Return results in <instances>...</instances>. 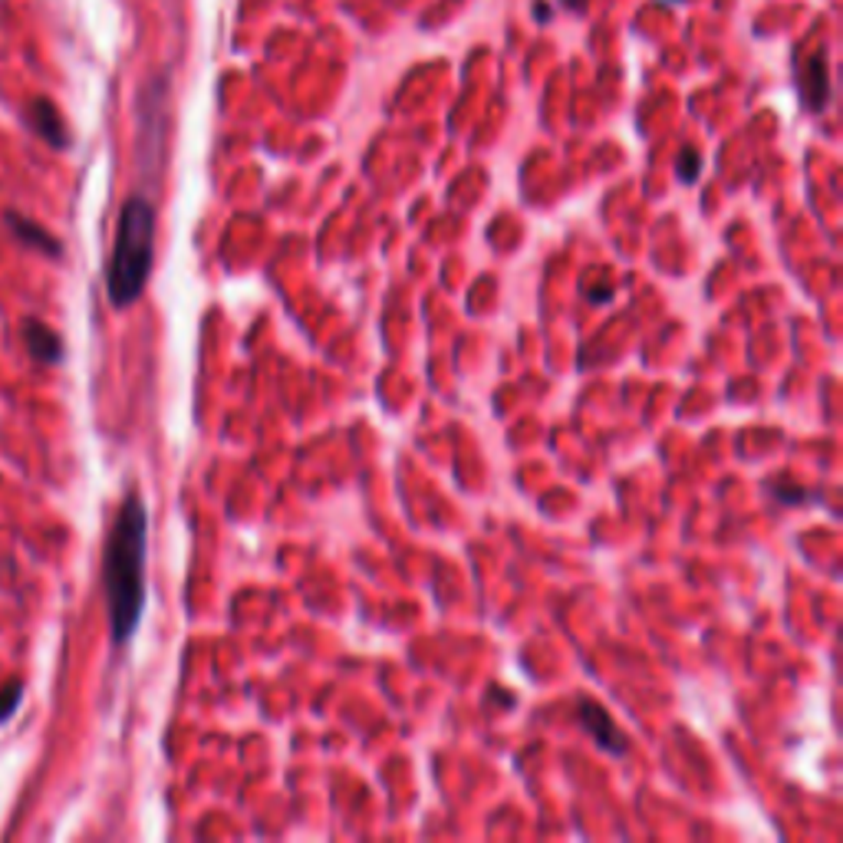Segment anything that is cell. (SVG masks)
Segmentation results:
<instances>
[{
  "label": "cell",
  "mask_w": 843,
  "mask_h": 843,
  "mask_svg": "<svg viewBox=\"0 0 843 843\" xmlns=\"http://www.w3.org/2000/svg\"><path fill=\"white\" fill-rule=\"evenodd\" d=\"M20 699H23V686L13 679V682H7L3 689H0V722H7L10 715H13V709L20 705Z\"/></svg>",
  "instance_id": "cell-9"
},
{
  "label": "cell",
  "mask_w": 843,
  "mask_h": 843,
  "mask_svg": "<svg viewBox=\"0 0 843 843\" xmlns=\"http://www.w3.org/2000/svg\"><path fill=\"white\" fill-rule=\"evenodd\" d=\"M145 544H149V511L129 494L116 514V524L102 554V590L109 606L112 639L122 646L139 629L145 610Z\"/></svg>",
  "instance_id": "cell-1"
},
{
  "label": "cell",
  "mask_w": 843,
  "mask_h": 843,
  "mask_svg": "<svg viewBox=\"0 0 843 843\" xmlns=\"http://www.w3.org/2000/svg\"><path fill=\"white\" fill-rule=\"evenodd\" d=\"M7 225H10V231H13L26 248H36V251H43V254H50V258H59V241H56L46 228H40L36 221H30V218L10 211V215H7Z\"/></svg>",
  "instance_id": "cell-7"
},
{
  "label": "cell",
  "mask_w": 843,
  "mask_h": 843,
  "mask_svg": "<svg viewBox=\"0 0 843 843\" xmlns=\"http://www.w3.org/2000/svg\"><path fill=\"white\" fill-rule=\"evenodd\" d=\"M666 3H682V0H666Z\"/></svg>",
  "instance_id": "cell-13"
},
{
  "label": "cell",
  "mask_w": 843,
  "mask_h": 843,
  "mask_svg": "<svg viewBox=\"0 0 843 843\" xmlns=\"http://www.w3.org/2000/svg\"><path fill=\"white\" fill-rule=\"evenodd\" d=\"M537 20H540V23L547 20V3H544V0H537Z\"/></svg>",
  "instance_id": "cell-12"
},
{
  "label": "cell",
  "mask_w": 843,
  "mask_h": 843,
  "mask_svg": "<svg viewBox=\"0 0 843 843\" xmlns=\"http://www.w3.org/2000/svg\"><path fill=\"white\" fill-rule=\"evenodd\" d=\"M26 122L30 129L53 149H66L69 145V135H66V125L56 112V106L50 99H33L30 109H26Z\"/></svg>",
  "instance_id": "cell-5"
},
{
  "label": "cell",
  "mask_w": 843,
  "mask_h": 843,
  "mask_svg": "<svg viewBox=\"0 0 843 843\" xmlns=\"http://www.w3.org/2000/svg\"><path fill=\"white\" fill-rule=\"evenodd\" d=\"M577 722H580V729H583L606 755L623 758V755L629 752V738L623 735V729L613 722V715H610L600 702L580 699V702H577Z\"/></svg>",
  "instance_id": "cell-3"
},
{
  "label": "cell",
  "mask_w": 843,
  "mask_h": 843,
  "mask_svg": "<svg viewBox=\"0 0 843 843\" xmlns=\"http://www.w3.org/2000/svg\"><path fill=\"white\" fill-rule=\"evenodd\" d=\"M676 175H679L686 185H692V182L702 175V155H699L696 149H686V152L679 155V162H676Z\"/></svg>",
  "instance_id": "cell-8"
},
{
  "label": "cell",
  "mask_w": 843,
  "mask_h": 843,
  "mask_svg": "<svg viewBox=\"0 0 843 843\" xmlns=\"http://www.w3.org/2000/svg\"><path fill=\"white\" fill-rule=\"evenodd\" d=\"M798 92L804 109L824 112L831 102V66H828V50H814L801 66H798Z\"/></svg>",
  "instance_id": "cell-4"
},
{
  "label": "cell",
  "mask_w": 843,
  "mask_h": 843,
  "mask_svg": "<svg viewBox=\"0 0 843 843\" xmlns=\"http://www.w3.org/2000/svg\"><path fill=\"white\" fill-rule=\"evenodd\" d=\"M152 261H155V208L145 195H132L119 211L116 244L106 267V291L112 307L125 310L142 297L145 281L152 274Z\"/></svg>",
  "instance_id": "cell-2"
},
{
  "label": "cell",
  "mask_w": 843,
  "mask_h": 843,
  "mask_svg": "<svg viewBox=\"0 0 843 843\" xmlns=\"http://www.w3.org/2000/svg\"><path fill=\"white\" fill-rule=\"evenodd\" d=\"M560 3H563V7H567V10H573V13H583V10H587V3H590V0H560Z\"/></svg>",
  "instance_id": "cell-11"
},
{
  "label": "cell",
  "mask_w": 843,
  "mask_h": 843,
  "mask_svg": "<svg viewBox=\"0 0 843 843\" xmlns=\"http://www.w3.org/2000/svg\"><path fill=\"white\" fill-rule=\"evenodd\" d=\"M768 491L775 494V497H781L785 504H804L801 497H811V491H804V488H798V484H768Z\"/></svg>",
  "instance_id": "cell-10"
},
{
  "label": "cell",
  "mask_w": 843,
  "mask_h": 843,
  "mask_svg": "<svg viewBox=\"0 0 843 843\" xmlns=\"http://www.w3.org/2000/svg\"><path fill=\"white\" fill-rule=\"evenodd\" d=\"M23 343H26L30 357L40 360V363H46V366H53V363L63 360V340H59V333H56L53 327H46L43 320H36V317L23 320Z\"/></svg>",
  "instance_id": "cell-6"
}]
</instances>
